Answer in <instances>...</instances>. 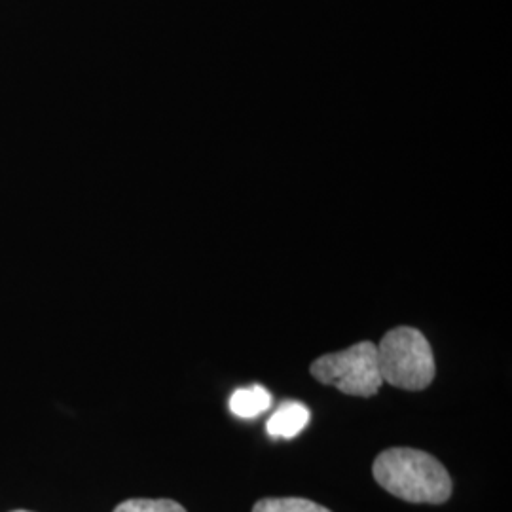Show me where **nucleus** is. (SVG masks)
I'll list each match as a JSON object with an SVG mask.
<instances>
[{
    "label": "nucleus",
    "instance_id": "obj_5",
    "mask_svg": "<svg viewBox=\"0 0 512 512\" xmlns=\"http://www.w3.org/2000/svg\"><path fill=\"white\" fill-rule=\"evenodd\" d=\"M272 406V395L262 385L241 387L230 397V412L241 420H253Z\"/></svg>",
    "mask_w": 512,
    "mask_h": 512
},
{
    "label": "nucleus",
    "instance_id": "obj_4",
    "mask_svg": "<svg viewBox=\"0 0 512 512\" xmlns=\"http://www.w3.org/2000/svg\"><path fill=\"white\" fill-rule=\"evenodd\" d=\"M310 423V410L300 403L281 404L266 423V431L275 439H294Z\"/></svg>",
    "mask_w": 512,
    "mask_h": 512
},
{
    "label": "nucleus",
    "instance_id": "obj_2",
    "mask_svg": "<svg viewBox=\"0 0 512 512\" xmlns=\"http://www.w3.org/2000/svg\"><path fill=\"white\" fill-rule=\"evenodd\" d=\"M382 380L406 391H421L435 380V357L427 338L412 327L389 330L376 346Z\"/></svg>",
    "mask_w": 512,
    "mask_h": 512
},
{
    "label": "nucleus",
    "instance_id": "obj_7",
    "mask_svg": "<svg viewBox=\"0 0 512 512\" xmlns=\"http://www.w3.org/2000/svg\"><path fill=\"white\" fill-rule=\"evenodd\" d=\"M114 512H186V509L171 499H128Z\"/></svg>",
    "mask_w": 512,
    "mask_h": 512
},
{
    "label": "nucleus",
    "instance_id": "obj_6",
    "mask_svg": "<svg viewBox=\"0 0 512 512\" xmlns=\"http://www.w3.org/2000/svg\"><path fill=\"white\" fill-rule=\"evenodd\" d=\"M253 512H330L319 503L302 497H266L260 499Z\"/></svg>",
    "mask_w": 512,
    "mask_h": 512
},
{
    "label": "nucleus",
    "instance_id": "obj_1",
    "mask_svg": "<svg viewBox=\"0 0 512 512\" xmlns=\"http://www.w3.org/2000/svg\"><path fill=\"white\" fill-rule=\"evenodd\" d=\"M376 482L408 503L439 505L452 495V478L439 459L414 448L384 450L372 467Z\"/></svg>",
    "mask_w": 512,
    "mask_h": 512
},
{
    "label": "nucleus",
    "instance_id": "obj_8",
    "mask_svg": "<svg viewBox=\"0 0 512 512\" xmlns=\"http://www.w3.org/2000/svg\"><path fill=\"white\" fill-rule=\"evenodd\" d=\"M12 512H29V511H12Z\"/></svg>",
    "mask_w": 512,
    "mask_h": 512
},
{
    "label": "nucleus",
    "instance_id": "obj_3",
    "mask_svg": "<svg viewBox=\"0 0 512 512\" xmlns=\"http://www.w3.org/2000/svg\"><path fill=\"white\" fill-rule=\"evenodd\" d=\"M311 376L351 397H374L384 384L378 351L372 342H359L344 351L319 357L311 365Z\"/></svg>",
    "mask_w": 512,
    "mask_h": 512
}]
</instances>
